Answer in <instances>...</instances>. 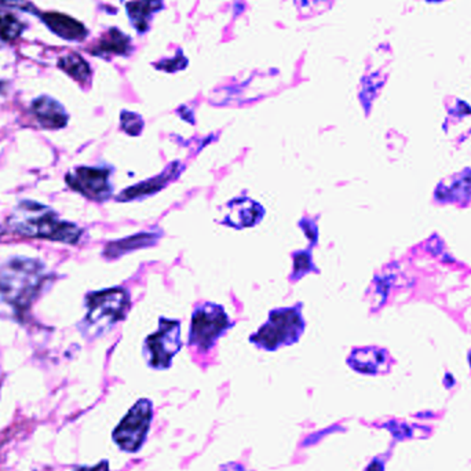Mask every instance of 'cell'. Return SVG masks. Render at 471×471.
Instances as JSON below:
<instances>
[{"mask_svg": "<svg viewBox=\"0 0 471 471\" xmlns=\"http://www.w3.org/2000/svg\"><path fill=\"white\" fill-rule=\"evenodd\" d=\"M32 113L45 130H62L70 121L67 109L50 95H40L32 101Z\"/></svg>", "mask_w": 471, "mask_h": 471, "instance_id": "4fadbf2b", "label": "cell"}, {"mask_svg": "<svg viewBox=\"0 0 471 471\" xmlns=\"http://www.w3.org/2000/svg\"><path fill=\"white\" fill-rule=\"evenodd\" d=\"M230 328H233V321L224 306L214 302L200 303L192 313L187 346L200 353H207Z\"/></svg>", "mask_w": 471, "mask_h": 471, "instance_id": "5b68a950", "label": "cell"}, {"mask_svg": "<svg viewBox=\"0 0 471 471\" xmlns=\"http://www.w3.org/2000/svg\"><path fill=\"white\" fill-rule=\"evenodd\" d=\"M0 6L9 10H20V12H29V14L40 15L37 7L27 0H0Z\"/></svg>", "mask_w": 471, "mask_h": 471, "instance_id": "7402d4cb", "label": "cell"}, {"mask_svg": "<svg viewBox=\"0 0 471 471\" xmlns=\"http://www.w3.org/2000/svg\"><path fill=\"white\" fill-rule=\"evenodd\" d=\"M185 166L181 161H172L159 176L152 177L144 182L133 185V186L124 189L116 196V200L120 202H143L148 197L154 196L159 192L163 191L171 182L177 181L184 172Z\"/></svg>", "mask_w": 471, "mask_h": 471, "instance_id": "9c48e42d", "label": "cell"}, {"mask_svg": "<svg viewBox=\"0 0 471 471\" xmlns=\"http://www.w3.org/2000/svg\"><path fill=\"white\" fill-rule=\"evenodd\" d=\"M152 420H153V402L148 399L139 400L113 430V442L123 452H139V450L145 445Z\"/></svg>", "mask_w": 471, "mask_h": 471, "instance_id": "52a82bcc", "label": "cell"}, {"mask_svg": "<svg viewBox=\"0 0 471 471\" xmlns=\"http://www.w3.org/2000/svg\"><path fill=\"white\" fill-rule=\"evenodd\" d=\"M130 291L124 287L91 291L85 296L86 314L78 328L88 341L101 338L128 318Z\"/></svg>", "mask_w": 471, "mask_h": 471, "instance_id": "3957f363", "label": "cell"}, {"mask_svg": "<svg viewBox=\"0 0 471 471\" xmlns=\"http://www.w3.org/2000/svg\"><path fill=\"white\" fill-rule=\"evenodd\" d=\"M187 60L182 54H178L176 57V60H164L159 64L156 65V68L159 70H166V72H178V70H184L186 68Z\"/></svg>", "mask_w": 471, "mask_h": 471, "instance_id": "603a6c76", "label": "cell"}, {"mask_svg": "<svg viewBox=\"0 0 471 471\" xmlns=\"http://www.w3.org/2000/svg\"><path fill=\"white\" fill-rule=\"evenodd\" d=\"M161 0H133L126 4L128 19L139 34H145L154 14L163 10Z\"/></svg>", "mask_w": 471, "mask_h": 471, "instance_id": "e0dca14e", "label": "cell"}, {"mask_svg": "<svg viewBox=\"0 0 471 471\" xmlns=\"http://www.w3.org/2000/svg\"><path fill=\"white\" fill-rule=\"evenodd\" d=\"M115 169L106 166H78L65 176L68 186L85 199L95 202H108L113 196L112 174Z\"/></svg>", "mask_w": 471, "mask_h": 471, "instance_id": "ba28073f", "label": "cell"}, {"mask_svg": "<svg viewBox=\"0 0 471 471\" xmlns=\"http://www.w3.org/2000/svg\"><path fill=\"white\" fill-rule=\"evenodd\" d=\"M181 349V321L161 316L156 331L144 341L143 356L149 368L166 371L171 368L172 359Z\"/></svg>", "mask_w": 471, "mask_h": 471, "instance_id": "8992f818", "label": "cell"}, {"mask_svg": "<svg viewBox=\"0 0 471 471\" xmlns=\"http://www.w3.org/2000/svg\"><path fill=\"white\" fill-rule=\"evenodd\" d=\"M121 131L130 136H138L143 134L145 128V121L139 113L130 112V111H121L120 113Z\"/></svg>", "mask_w": 471, "mask_h": 471, "instance_id": "44dd1931", "label": "cell"}, {"mask_svg": "<svg viewBox=\"0 0 471 471\" xmlns=\"http://www.w3.org/2000/svg\"><path fill=\"white\" fill-rule=\"evenodd\" d=\"M227 214L221 224L236 230L254 227L262 222L266 210L260 202L247 196L235 197L227 202Z\"/></svg>", "mask_w": 471, "mask_h": 471, "instance_id": "30bf717a", "label": "cell"}, {"mask_svg": "<svg viewBox=\"0 0 471 471\" xmlns=\"http://www.w3.org/2000/svg\"><path fill=\"white\" fill-rule=\"evenodd\" d=\"M468 361H470V366H471V351H470V354H468Z\"/></svg>", "mask_w": 471, "mask_h": 471, "instance_id": "83f0119b", "label": "cell"}, {"mask_svg": "<svg viewBox=\"0 0 471 471\" xmlns=\"http://www.w3.org/2000/svg\"><path fill=\"white\" fill-rule=\"evenodd\" d=\"M52 275L37 258L12 257L0 263V300L14 313L27 314L49 285Z\"/></svg>", "mask_w": 471, "mask_h": 471, "instance_id": "6da1fadb", "label": "cell"}, {"mask_svg": "<svg viewBox=\"0 0 471 471\" xmlns=\"http://www.w3.org/2000/svg\"><path fill=\"white\" fill-rule=\"evenodd\" d=\"M434 199L442 204L458 202L467 206L471 202V169H463L440 182L435 187Z\"/></svg>", "mask_w": 471, "mask_h": 471, "instance_id": "7c38bea8", "label": "cell"}, {"mask_svg": "<svg viewBox=\"0 0 471 471\" xmlns=\"http://www.w3.org/2000/svg\"><path fill=\"white\" fill-rule=\"evenodd\" d=\"M163 235V229L161 227H152V229L143 230L128 237H123V239L112 240L103 248V257L106 260H120L121 257L131 254L134 251L154 247Z\"/></svg>", "mask_w": 471, "mask_h": 471, "instance_id": "8fae6325", "label": "cell"}, {"mask_svg": "<svg viewBox=\"0 0 471 471\" xmlns=\"http://www.w3.org/2000/svg\"><path fill=\"white\" fill-rule=\"evenodd\" d=\"M24 32V25L12 12L0 14V39L4 42H12L19 39Z\"/></svg>", "mask_w": 471, "mask_h": 471, "instance_id": "ffe728a7", "label": "cell"}, {"mask_svg": "<svg viewBox=\"0 0 471 471\" xmlns=\"http://www.w3.org/2000/svg\"><path fill=\"white\" fill-rule=\"evenodd\" d=\"M6 227L15 235L70 245L78 244L83 236L78 224L61 219L52 207L35 200L19 202L7 218Z\"/></svg>", "mask_w": 471, "mask_h": 471, "instance_id": "7a4b0ae2", "label": "cell"}, {"mask_svg": "<svg viewBox=\"0 0 471 471\" xmlns=\"http://www.w3.org/2000/svg\"><path fill=\"white\" fill-rule=\"evenodd\" d=\"M302 310L303 303L301 302L288 308L273 309L268 320L251 334V343L265 351H276L298 343L306 329Z\"/></svg>", "mask_w": 471, "mask_h": 471, "instance_id": "277c9868", "label": "cell"}, {"mask_svg": "<svg viewBox=\"0 0 471 471\" xmlns=\"http://www.w3.org/2000/svg\"><path fill=\"white\" fill-rule=\"evenodd\" d=\"M39 17L45 22V27L61 39L82 42L87 37L88 32L85 25L70 15L61 14V12H43Z\"/></svg>", "mask_w": 471, "mask_h": 471, "instance_id": "9a60e30c", "label": "cell"}, {"mask_svg": "<svg viewBox=\"0 0 471 471\" xmlns=\"http://www.w3.org/2000/svg\"><path fill=\"white\" fill-rule=\"evenodd\" d=\"M293 269L290 275L291 281H298L309 273H320L318 266L314 265L311 257L310 248L309 250L293 251Z\"/></svg>", "mask_w": 471, "mask_h": 471, "instance_id": "d6986e66", "label": "cell"}, {"mask_svg": "<svg viewBox=\"0 0 471 471\" xmlns=\"http://www.w3.org/2000/svg\"><path fill=\"white\" fill-rule=\"evenodd\" d=\"M219 471H248L242 463L230 462L227 465H222Z\"/></svg>", "mask_w": 471, "mask_h": 471, "instance_id": "d4e9b609", "label": "cell"}, {"mask_svg": "<svg viewBox=\"0 0 471 471\" xmlns=\"http://www.w3.org/2000/svg\"><path fill=\"white\" fill-rule=\"evenodd\" d=\"M78 471H109V463L108 460H103L97 466H93V467H80Z\"/></svg>", "mask_w": 471, "mask_h": 471, "instance_id": "484cf974", "label": "cell"}, {"mask_svg": "<svg viewBox=\"0 0 471 471\" xmlns=\"http://www.w3.org/2000/svg\"><path fill=\"white\" fill-rule=\"evenodd\" d=\"M58 68L80 85L90 82L91 68L82 55L70 53V54L61 57L58 61Z\"/></svg>", "mask_w": 471, "mask_h": 471, "instance_id": "ac0fdd59", "label": "cell"}, {"mask_svg": "<svg viewBox=\"0 0 471 471\" xmlns=\"http://www.w3.org/2000/svg\"><path fill=\"white\" fill-rule=\"evenodd\" d=\"M389 354L384 349L376 346L356 348L348 357V366L353 371L364 375H378L387 368Z\"/></svg>", "mask_w": 471, "mask_h": 471, "instance_id": "5bb4252c", "label": "cell"}, {"mask_svg": "<svg viewBox=\"0 0 471 471\" xmlns=\"http://www.w3.org/2000/svg\"><path fill=\"white\" fill-rule=\"evenodd\" d=\"M324 2L326 0H295L296 6L302 12V10H310L313 12V9H323Z\"/></svg>", "mask_w": 471, "mask_h": 471, "instance_id": "cb8c5ba5", "label": "cell"}, {"mask_svg": "<svg viewBox=\"0 0 471 471\" xmlns=\"http://www.w3.org/2000/svg\"><path fill=\"white\" fill-rule=\"evenodd\" d=\"M131 39L128 35H124L118 28H111L100 37L97 45L91 49V54L95 57L109 58L111 55L130 54Z\"/></svg>", "mask_w": 471, "mask_h": 471, "instance_id": "2e32d148", "label": "cell"}, {"mask_svg": "<svg viewBox=\"0 0 471 471\" xmlns=\"http://www.w3.org/2000/svg\"><path fill=\"white\" fill-rule=\"evenodd\" d=\"M367 471H384V465H382L381 462H378V460H375V462H372L371 465H369Z\"/></svg>", "mask_w": 471, "mask_h": 471, "instance_id": "4316f807", "label": "cell"}]
</instances>
